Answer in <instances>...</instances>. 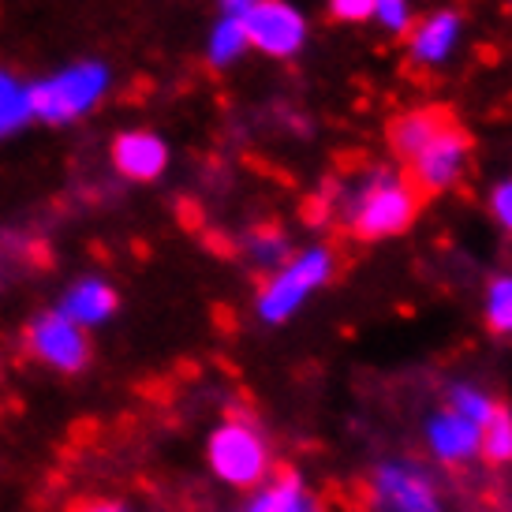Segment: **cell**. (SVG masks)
Returning a JSON list of instances; mask_svg holds the SVG:
<instances>
[{"mask_svg":"<svg viewBox=\"0 0 512 512\" xmlns=\"http://www.w3.org/2000/svg\"><path fill=\"white\" fill-rule=\"evenodd\" d=\"M490 214H494V221L512 236V176H505V180L494 184V191H490Z\"/></svg>","mask_w":512,"mask_h":512,"instance_id":"cell-21","label":"cell"},{"mask_svg":"<svg viewBox=\"0 0 512 512\" xmlns=\"http://www.w3.org/2000/svg\"><path fill=\"white\" fill-rule=\"evenodd\" d=\"M464 42V15L456 8H438L423 15L408 30V64L415 68H445Z\"/></svg>","mask_w":512,"mask_h":512,"instance_id":"cell-8","label":"cell"},{"mask_svg":"<svg viewBox=\"0 0 512 512\" xmlns=\"http://www.w3.org/2000/svg\"><path fill=\"white\" fill-rule=\"evenodd\" d=\"M113 165L135 184H150L169 165V146L154 131H128L113 143Z\"/></svg>","mask_w":512,"mask_h":512,"instance_id":"cell-10","label":"cell"},{"mask_svg":"<svg viewBox=\"0 0 512 512\" xmlns=\"http://www.w3.org/2000/svg\"><path fill=\"white\" fill-rule=\"evenodd\" d=\"M247 53V34H243L240 19H217V27L210 30V42H206V60L214 68H228Z\"/></svg>","mask_w":512,"mask_h":512,"instance_id":"cell-14","label":"cell"},{"mask_svg":"<svg viewBox=\"0 0 512 512\" xmlns=\"http://www.w3.org/2000/svg\"><path fill=\"white\" fill-rule=\"evenodd\" d=\"M337 273V255L333 247H307L296 258H288L281 270L273 273L266 285L258 288V314L266 322H285L303 307V299L333 281Z\"/></svg>","mask_w":512,"mask_h":512,"instance_id":"cell-3","label":"cell"},{"mask_svg":"<svg viewBox=\"0 0 512 512\" xmlns=\"http://www.w3.org/2000/svg\"><path fill=\"white\" fill-rule=\"evenodd\" d=\"M243 251L255 258V266H266V270H281L288 258V240L281 228L273 225H258L247 232V240H243Z\"/></svg>","mask_w":512,"mask_h":512,"instance_id":"cell-15","label":"cell"},{"mask_svg":"<svg viewBox=\"0 0 512 512\" xmlns=\"http://www.w3.org/2000/svg\"><path fill=\"white\" fill-rule=\"evenodd\" d=\"M30 120V98L27 86H19L12 75L0 72V135H12Z\"/></svg>","mask_w":512,"mask_h":512,"instance_id":"cell-16","label":"cell"},{"mask_svg":"<svg viewBox=\"0 0 512 512\" xmlns=\"http://www.w3.org/2000/svg\"><path fill=\"white\" fill-rule=\"evenodd\" d=\"M64 512H124V505H120V501H109V498H79Z\"/></svg>","mask_w":512,"mask_h":512,"instance_id":"cell-23","label":"cell"},{"mask_svg":"<svg viewBox=\"0 0 512 512\" xmlns=\"http://www.w3.org/2000/svg\"><path fill=\"white\" fill-rule=\"evenodd\" d=\"M116 311V292L105 281H79V285L64 296V307H60V314L64 318H72L75 326H98V322H105L109 314Z\"/></svg>","mask_w":512,"mask_h":512,"instance_id":"cell-11","label":"cell"},{"mask_svg":"<svg viewBox=\"0 0 512 512\" xmlns=\"http://www.w3.org/2000/svg\"><path fill=\"white\" fill-rule=\"evenodd\" d=\"M479 449L490 464H505L512 460V419L509 412H494L490 415V423H486V434H479Z\"/></svg>","mask_w":512,"mask_h":512,"instance_id":"cell-17","label":"cell"},{"mask_svg":"<svg viewBox=\"0 0 512 512\" xmlns=\"http://www.w3.org/2000/svg\"><path fill=\"white\" fill-rule=\"evenodd\" d=\"M374 512H438V498L423 475L404 468H382L370 486Z\"/></svg>","mask_w":512,"mask_h":512,"instance_id":"cell-9","label":"cell"},{"mask_svg":"<svg viewBox=\"0 0 512 512\" xmlns=\"http://www.w3.org/2000/svg\"><path fill=\"white\" fill-rule=\"evenodd\" d=\"M453 400H456V415H460V419H468V423H475V427H486V423H490V415L498 412V408H494L486 397H479L475 389H456Z\"/></svg>","mask_w":512,"mask_h":512,"instance_id":"cell-20","label":"cell"},{"mask_svg":"<svg viewBox=\"0 0 512 512\" xmlns=\"http://www.w3.org/2000/svg\"><path fill=\"white\" fill-rule=\"evenodd\" d=\"M258 0H217V8H221V15L225 19H243V15L255 8Z\"/></svg>","mask_w":512,"mask_h":512,"instance_id":"cell-24","label":"cell"},{"mask_svg":"<svg viewBox=\"0 0 512 512\" xmlns=\"http://www.w3.org/2000/svg\"><path fill=\"white\" fill-rule=\"evenodd\" d=\"M240 23L247 34V49H258L262 57L292 60L307 45V15L292 0H258Z\"/></svg>","mask_w":512,"mask_h":512,"instance_id":"cell-5","label":"cell"},{"mask_svg":"<svg viewBox=\"0 0 512 512\" xmlns=\"http://www.w3.org/2000/svg\"><path fill=\"white\" fill-rule=\"evenodd\" d=\"M333 210L348 236L363 243L393 240L419 217V191L393 169H367L333 191Z\"/></svg>","mask_w":512,"mask_h":512,"instance_id":"cell-2","label":"cell"},{"mask_svg":"<svg viewBox=\"0 0 512 512\" xmlns=\"http://www.w3.org/2000/svg\"><path fill=\"white\" fill-rule=\"evenodd\" d=\"M389 146L408 169V184L423 195L453 191L471 165V135L445 109H412L389 124Z\"/></svg>","mask_w":512,"mask_h":512,"instance_id":"cell-1","label":"cell"},{"mask_svg":"<svg viewBox=\"0 0 512 512\" xmlns=\"http://www.w3.org/2000/svg\"><path fill=\"white\" fill-rule=\"evenodd\" d=\"M374 0H329V15L337 23H367Z\"/></svg>","mask_w":512,"mask_h":512,"instance_id":"cell-22","label":"cell"},{"mask_svg":"<svg viewBox=\"0 0 512 512\" xmlns=\"http://www.w3.org/2000/svg\"><path fill=\"white\" fill-rule=\"evenodd\" d=\"M247 512H311V505L303 498V486H299L296 471L277 468V479L270 483V490Z\"/></svg>","mask_w":512,"mask_h":512,"instance_id":"cell-13","label":"cell"},{"mask_svg":"<svg viewBox=\"0 0 512 512\" xmlns=\"http://www.w3.org/2000/svg\"><path fill=\"white\" fill-rule=\"evenodd\" d=\"M486 326L494 333H512V273L498 277L486 292Z\"/></svg>","mask_w":512,"mask_h":512,"instance_id":"cell-18","label":"cell"},{"mask_svg":"<svg viewBox=\"0 0 512 512\" xmlns=\"http://www.w3.org/2000/svg\"><path fill=\"white\" fill-rule=\"evenodd\" d=\"M509 4H512V0H509Z\"/></svg>","mask_w":512,"mask_h":512,"instance_id":"cell-25","label":"cell"},{"mask_svg":"<svg viewBox=\"0 0 512 512\" xmlns=\"http://www.w3.org/2000/svg\"><path fill=\"white\" fill-rule=\"evenodd\" d=\"M370 19L385 30V34H408L412 30V0H374V8H370Z\"/></svg>","mask_w":512,"mask_h":512,"instance_id":"cell-19","label":"cell"},{"mask_svg":"<svg viewBox=\"0 0 512 512\" xmlns=\"http://www.w3.org/2000/svg\"><path fill=\"white\" fill-rule=\"evenodd\" d=\"M27 352L45 367L60 370V374H75L90 363V341H86L83 326H75L72 318L60 311L38 314L27 326Z\"/></svg>","mask_w":512,"mask_h":512,"instance_id":"cell-6","label":"cell"},{"mask_svg":"<svg viewBox=\"0 0 512 512\" xmlns=\"http://www.w3.org/2000/svg\"><path fill=\"white\" fill-rule=\"evenodd\" d=\"M430 441H434L441 460H464L479 449V427L460 419V415H441L430 427Z\"/></svg>","mask_w":512,"mask_h":512,"instance_id":"cell-12","label":"cell"},{"mask_svg":"<svg viewBox=\"0 0 512 512\" xmlns=\"http://www.w3.org/2000/svg\"><path fill=\"white\" fill-rule=\"evenodd\" d=\"M105 86H109V72L101 64H75L68 72L30 86V116H38L42 124H72L98 105Z\"/></svg>","mask_w":512,"mask_h":512,"instance_id":"cell-4","label":"cell"},{"mask_svg":"<svg viewBox=\"0 0 512 512\" xmlns=\"http://www.w3.org/2000/svg\"><path fill=\"white\" fill-rule=\"evenodd\" d=\"M210 464L214 471L232 486H255L266 479L270 460H266V445L255 434V427L240 419V423H228L210 438Z\"/></svg>","mask_w":512,"mask_h":512,"instance_id":"cell-7","label":"cell"}]
</instances>
